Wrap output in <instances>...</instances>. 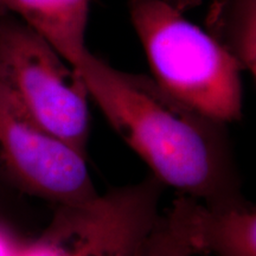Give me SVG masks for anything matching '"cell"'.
Instances as JSON below:
<instances>
[{"label": "cell", "instance_id": "cell-6", "mask_svg": "<svg viewBox=\"0 0 256 256\" xmlns=\"http://www.w3.org/2000/svg\"><path fill=\"white\" fill-rule=\"evenodd\" d=\"M90 0H0V11H10L44 38L66 62L78 66L87 54Z\"/></svg>", "mask_w": 256, "mask_h": 256}, {"label": "cell", "instance_id": "cell-5", "mask_svg": "<svg viewBox=\"0 0 256 256\" xmlns=\"http://www.w3.org/2000/svg\"><path fill=\"white\" fill-rule=\"evenodd\" d=\"M0 179L19 194L55 206L98 194L87 156L34 122L0 83Z\"/></svg>", "mask_w": 256, "mask_h": 256}, {"label": "cell", "instance_id": "cell-12", "mask_svg": "<svg viewBox=\"0 0 256 256\" xmlns=\"http://www.w3.org/2000/svg\"><path fill=\"white\" fill-rule=\"evenodd\" d=\"M170 4H172L174 8L180 10L182 12L185 11V10L192 8L194 6H197L200 2V0H168Z\"/></svg>", "mask_w": 256, "mask_h": 256}, {"label": "cell", "instance_id": "cell-9", "mask_svg": "<svg viewBox=\"0 0 256 256\" xmlns=\"http://www.w3.org/2000/svg\"><path fill=\"white\" fill-rule=\"evenodd\" d=\"M196 202L178 196L160 214L139 256H196Z\"/></svg>", "mask_w": 256, "mask_h": 256}, {"label": "cell", "instance_id": "cell-8", "mask_svg": "<svg viewBox=\"0 0 256 256\" xmlns=\"http://www.w3.org/2000/svg\"><path fill=\"white\" fill-rule=\"evenodd\" d=\"M206 28L256 80V0H215Z\"/></svg>", "mask_w": 256, "mask_h": 256}, {"label": "cell", "instance_id": "cell-10", "mask_svg": "<svg viewBox=\"0 0 256 256\" xmlns=\"http://www.w3.org/2000/svg\"><path fill=\"white\" fill-rule=\"evenodd\" d=\"M28 238L10 215L0 216V256H19Z\"/></svg>", "mask_w": 256, "mask_h": 256}, {"label": "cell", "instance_id": "cell-11", "mask_svg": "<svg viewBox=\"0 0 256 256\" xmlns=\"http://www.w3.org/2000/svg\"><path fill=\"white\" fill-rule=\"evenodd\" d=\"M14 194H17V192L12 190L11 188H8V185L0 179V216L8 215V202H10V196Z\"/></svg>", "mask_w": 256, "mask_h": 256}, {"label": "cell", "instance_id": "cell-3", "mask_svg": "<svg viewBox=\"0 0 256 256\" xmlns=\"http://www.w3.org/2000/svg\"><path fill=\"white\" fill-rule=\"evenodd\" d=\"M0 83L38 126L87 156L90 98L82 76L16 19H0Z\"/></svg>", "mask_w": 256, "mask_h": 256}, {"label": "cell", "instance_id": "cell-7", "mask_svg": "<svg viewBox=\"0 0 256 256\" xmlns=\"http://www.w3.org/2000/svg\"><path fill=\"white\" fill-rule=\"evenodd\" d=\"M196 246L198 254L256 256V208L220 211L198 203Z\"/></svg>", "mask_w": 256, "mask_h": 256}, {"label": "cell", "instance_id": "cell-2", "mask_svg": "<svg viewBox=\"0 0 256 256\" xmlns=\"http://www.w3.org/2000/svg\"><path fill=\"white\" fill-rule=\"evenodd\" d=\"M128 5L160 87L226 124L241 119L242 69L229 50L168 0H130Z\"/></svg>", "mask_w": 256, "mask_h": 256}, {"label": "cell", "instance_id": "cell-1", "mask_svg": "<svg viewBox=\"0 0 256 256\" xmlns=\"http://www.w3.org/2000/svg\"><path fill=\"white\" fill-rule=\"evenodd\" d=\"M76 69L104 119L165 188L211 210L250 206L226 124L178 100L152 78L114 68L89 50Z\"/></svg>", "mask_w": 256, "mask_h": 256}, {"label": "cell", "instance_id": "cell-4", "mask_svg": "<svg viewBox=\"0 0 256 256\" xmlns=\"http://www.w3.org/2000/svg\"><path fill=\"white\" fill-rule=\"evenodd\" d=\"M164 188L150 174L90 200L55 206L19 256H139L162 214Z\"/></svg>", "mask_w": 256, "mask_h": 256}]
</instances>
